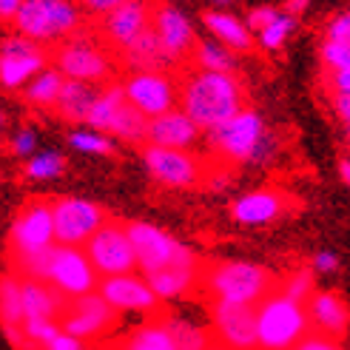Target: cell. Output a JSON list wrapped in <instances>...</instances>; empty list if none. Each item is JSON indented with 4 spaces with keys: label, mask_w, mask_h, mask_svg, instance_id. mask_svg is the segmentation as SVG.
I'll return each instance as SVG.
<instances>
[{
    "label": "cell",
    "mask_w": 350,
    "mask_h": 350,
    "mask_svg": "<svg viewBox=\"0 0 350 350\" xmlns=\"http://www.w3.org/2000/svg\"><path fill=\"white\" fill-rule=\"evenodd\" d=\"M143 163L151 177L165 188H197L205 183V163L191 148H168L148 143L143 151Z\"/></svg>",
    "instance_id": "9c48e42d"
},
{
    "label": "cell",
    "mask_w": 350,
    "mask_h": 350,
    "mask_svg": "<svg viewBox=\"0 0 350 350\" xmlns=\"http://www.w3.org/2000/svg\"><path fill=\"white\" fill-rule=\"evenodd\" d=\"M68 146L75 151H83V154H111L114 143H111V134L100 131V129H75L68 134Z\"/></svg>",
    "instance_id": "8d00e7d4"
},
{
    "label": "cell",
    "mask_w": 350,
    "mask_h": 350,
    "mask_svg": "<svg viewBox=\"0 0 350 350\" xmlns=\"http://www.w3.org/2000/svg\"><path fill=\"white\" fill-rule=\"evenodd\" d=\"M129 237L134 242L137 265L143 273H154L171 265H200L197 254L183 245L180 239H174L168 231L157 228L151 222H129Z\"/></svg>",
    "instance_id": "52a82bcc"
},
{
    "label": "cell",
    "mask_w": 350,
    "mask_h": 350,
    "mask_svg": "<svg viewBox=\"0 0 350 350\" xmlns=\"http://www.w3.org/2000/svg\"><path fill=\"white\" fill-rule=\"evenodd\" d=\"M63 171H66V157H63L60 151H40V154H31L29 160L23 163V177L31 180V183L57 180Z\"/></svg>",
    "instance_id": "d6a6232c"
},
{
    "label": "cell",
    "mask_w": 350,
    "mask_h": 350,
    "mask_svg": "<svg viewBox=\"0 0 350 350\" xmlns=\"http://www.w3.org/2000/svg\"><path fill=\"white\" fill-rule=\"evenodd\" d=\"M308 6H310V0H285V6H282V9H285L288 14H293V17H299Z\"/></svg>",
    "instance_id": "816d5d0a"
},
{
    "label": "cell",
    "mask_w": 350,
    "mask_h": 350,
    "mask_svg": "<svg viewBox=\"0 0 350 350\" xmlns=\"http://www.w3.org/2000/svg\"><path fill=\"white\" fill-rule=\"evenodd\" d=\"M202 279L205 291L214 299L251 305H259L265 296H271L276 285L273 273L262 265H254V262H217L202 273Z\"/></svg>",
    "instance_id": "5b68a950"
},
{
    "label": "cell",
    "mask_w": 350,
    "mask_h": 350,
    "mask_svg": "<svg viewBox=\"0 0 350 350\" xmlns=\"http://www.w3.org/2000/svg\"><path fill=\"white\" fill-rule=\"evenodd\" d=\"M305 305H308L310 327L325 330V334L336 336V339H345L350 313H347V305L339 299L334 291H313V296Z\"/></svg>",
    "instance_id": "7402d4cb"
},
{
    "label": "cell",
    "mask_w": 350,
    "mask_h": 350,
    "mask_svg": "<svg viewBox=\"0 0 350 350\" xmlns=\"http://www.w3.org/2000/svg\"><path fill=\"white\" fill-rule=\"evenodd\" d=\"M208 146L222 163H259L271 154V137L256 109L245 106L222 126L205 131Z\"/></svg>",
    "instance_id": "7a4b0ae2"
},
{
    "label": "cell",
    "mask_w": 350,
    "mask_h": 350,
    "mask_svg": "<svg viewBox=\"0 0 350 350\" xmlns=\"http://www.w3.org/2000/svg\"><path fill=\"white\" fill-rule=\"evenodd\" d=\"M319 57H322L327 72L347 66L350 63V40H330V38H325L322 49H319Z\"/></svg>",
    "instance_id": "f35d334b"
},
{
    "label": "cell",
    "mask_w": 350,
    "mask_h": 350,
    "mask_svg": "<svg viewBox=\"0 0 350 350\" xmlns=\"http://www.w3.org/2000/svg\"><path fill=\"white\" fill-rule=\"evenodd\" d=\"M282 293H288L291 299H296V302H308L313 296V276H310V271H293L291 276H285Z\"/></svg>",
    "instance_id": "ab89813d"
},
{
    "label": "cell",
    "mask_w": 350,
    "mask_h": 350,
    "mask_svg": "<svg viewBox=\"0 0 350 350\" xmlns=\"http://www.w3.org/2000/svg\"><path fill=\"white\" fill-rule=\"evenodd\" d=\"M51 211H55V234L57 242L66 245H85L94 231H100L109 222L106 211L83 197H60L51 200Z\"/></svg>",
    "instance_id": "7c38bea8"
},
{
    "label": "cell",
    "mask_w": 350,
    "mask_h": 350,
    "mask_svg": "<svg viewBox=\"0 0 350 350\" xmlns=\"http://www.w3.org/2000/svg\"><path fill=\"white\" fill-rule=\"evenodd\" d=\"M83 6L77 0H23L12 17L14 31L40 43H60L80 29Z\"/></svg>",
    "instance_id": "3957f363"
},
{
    "label": "cell",
    "mask_w": 350,
    "mask_h": 350,
    "mask_svg": "<svg viewBox=\"0 0 350 350\" xmlns=\"http://www.w3.org/2000/svg\"><path fill=\"white\" fill-rule=\"evenodd\" d=\"M339 177H342L345 185H350V154H345L339 160Z\"/></svg>",
    "instance_id": "f5cc1de1"
},
{
    "label": "cell",
    "mask_w": 350,
    "mask_h": 350,
    "mask_svg": "<svg viewBox=\"0 0 350 350\" xmlns=\"http://www.w3.org/2000/svg\"><path fill=\"white\" fill-rule=\"evenodd\" d=\"M202 126L183 106H174L148 122V143L168 148H194L202 139Z\"/></svg>",
    "instance_id": "d6986e66"
},
{
    "label": "cell",
    "mask_w": 350,
    "mask_h": 350,
    "mask_svg": "<svg viewBox=\"0 0 350 350\" xmlns=\"http://www.w3.org/2000/svg\"><path fill=\"white\" fill-rule=\"evenodd\" d=\"M154 31L160 34V40L165 46V51L171 55V60L177 63L188 55H194V46H197V31L191 26L188 14L180 12L177 6H157L154 9V21H151Z\"/></svg>",
    "instance_id": "ffe728a7"
},
{
    "label": "cell",
    "mask_w": 350,
    "mask_h": 350,
    "mask_svg": "<svg viewBox=\"0 0 350 350\" xmlns=\"http://www.w3.org/2000/svg\"><path fill=\"white\" fill-rule=\"evenodd\" d=\"M89 254L94 271L103 276H117V273H131L137 271V254H134V242L129 237V225L120 222H106L94 237L83 245Z\"/></svg>",
    "instance_id": "30bf717a"
},
{
    "label": "cell",
    "mask_w": 350,
    "mask_h": 350,
    "mask_svg": "<svg viewBox=\"0 0 350 350\" xmlns=\"http://www.w3.org/2000/svg\"><path fill=\"white\" fill-rule=\"evenodd\" d=\"M310 330L308 305L291 299L288 293H271L256 308V334L259 345L268 350H285L296 347L305 334Z\"/></svg>",
    "instance_id": "277c9868"
},
{
    "label": "cell",
    "mask_w": 350,
    "mask_h": 350,
    "mask_svg": "<svg viewBox=\"0 0 350 350\" xmlns=\"http://www.w3.org/2000/svg\"><path fill=\"white\" fill-rule=\"evenodd\" d=\"M194 63L197 68H208V72H234L237 68V57L234 49L225 46L222 40H200L194 46Z\"/></svg>",
    "instance_id": "4dcf8cb0"
},
{
    "label": "cell",
    "mask_w": 350,
    "mask_h": 350,
    "mask_svg": "<svg viewBox=\"0 0 350 350\" xmlns=\"http://www.w3.org/2000/svg\"><path fill=\"white\" fill-rule=\"evenodd\" d=\"M126 85L122 83H109V85H103L97 100H94V106H92V114H89V122L85 126H92V129H100V131H106L111 129V122L117 117V111L122 109V103H126Z\"/></svg>",
    "instance_id": "f1b7e54d"
},
{
    "label": "cell",
    "mask_w": 350,
    "mask_h": 350,
    "mask_svg": "<svg viewBox=\"0 0 350 350\" xmlns=\"http://www.w3.org/2000/svg\"><path fill=\"white\" fill-rule=\"evenodd\" d=\"M100 89H97V83L66 77L63 92H60V97L55 103V111L66 122H89V114H92V106H94Z\"/></svg>",
    "instance_id": "603a6c76"
},
{
    "label": "cell",
    "mask_w": 350,
    "mask_h": 350,
    "mask_svg": "<svg viewBox=\"0 0 350 350\" xmlns=\"http://www.w3.org/2000/svg\"><path fill=\"white\" fill-rule=\"evenodd\" d=\"M214 6H228V3H234V0H211Z\"/></svg>",
    "instance_id": "db71d44e"
},
{
    "label": "cell",
    "mask_w": 350,
    "mask_h": 350,
    "mask_svg": "<svg viewBox=\"0 0 350 350\" xmlns=\"http://www.w3.org/2000/svg\"><path fill=\"white\" fill-rule=\"evenodd\" d=\"M23 6V0H0V17L12 23V17L17 14V9Z\"/></svg>",
    "instance_id": "f907efd6"
},
{
    "label": "cell",
    "mask_w": 350,
    "mask_h": 350,
    "mask_svg": "<svg viewBox=\"0 0 350 350\" xmlns=\"http://www.w3.org/2000/svg\"><path fill=\"white\" fill-rule=\"evenodd\" d=\"M180 106L194 117L205 131L222 126L245 109V92L234 72H208L200 68L180 85Z\"/></svg>",
    "instance_id": "6da1fadb"
},
{
    "label": "cell",
    "mask_w": 350,
    "mask_h": 350,
    "mask_svg": "<svg viewBox=\"0 0 350 350\" xmlns=\"http://www.w3.org/2000/svg\"><path fill=\"white\" fill-rule=\"evenodd\" d=\"M293 29H296V17L293 14H288L285 9L279 12V17L276 21H271L265 29H259L256 34H259V46L265 49V51H276V49H282L285 46V40L293 34Z\"/></svg>",
    "instance_id": "d590c367"
},
{
    "label": "cell",
    "mask_w": 350,
    "mask_h": 350,
    "mask_svg": "<svg viewBox=\"0 0 350 350\" xmlns=\"http://www.w3.org/2000/svg\"><path fill=\"white\" fill-rule=\"evenodd\" d=\"M63 83H66V75L60 68L46 66L43 72H38L23 85V100L29 106H38V109H55V103L63 92Z\"/></svg>",
    "instance_id": "83f0119b"
},
{
    "label": "cell",
    "mask_w": 350,
    "mask_h": 350,
    "mask_svg": "<svg viewBox=\"0 0 350 350\" xmlns=\"http://www.w3.org/2000/svg\"><path fill=\"white\" fill-rule=\"evenodd\" d=\"M34 148H38V134H34L31 129H21L9 139V151L17 157V160H29V157L34 154Z\"/></svg>",
    "instance_id": "b9f144b4"
},
{
    "label": "cell",
    "mask_w": 350,
    "mask_h": 350,
    "mask_svg": "<svg viewBox=\"0 0 350 350\" xmlns=\"http://www.w3.org/2000/svg\"><path fill=\"white\" fill-rule=\"evenodd\" d=\"M148 122L151 120L126 100V103H122V109L117 111L109 134L114 139H122V143H143V139H148Z\"/></svg>",
    "instance_id": "f546056e"
},
{
    "label": "cell",
    "mask_w": 350,
    "mask_h": 350,
    "mask_svg": "<svg viewBox=\"0 0 350 350\" xmlns=\"http://www.w3.org/2000/svg\"><path fill=\"white\" fill-rule=\"evenodd\" d=\"M77 3L83 6V12L103 17V14H109L111 9H117L120 3H126V0H77Z\"/></svg>",
    "instance_id": "7dc6e473"
},
{
    "label": "cell",
    "mask_w": 350,
    "mask_h": 350,
    "mask_svg": "<svg viewBox=\"0 0 350 350\" xmlns=\"http://www.w3.org/2000/svg\"><path fill=\"white\" fill-rule=\"evenodd\" d=\"M57 242L55 234V211L49 200H29L17 211L12 228H9V248L12 262H23L38 254H46Z\"/></svg>",
    "instance_id": "8992f818"
},
{
    "label": "cell",
    "mask_w": 350,
    "mask_h": 350,
    "mask_svg": "<svg viewBox=\"0 0 350 350\" xmlns=\"http://www.w3.org/2000/svg\"><path fill=\"white\" fill-rule=\"evenodd\" d=\"M129 350H180L177 339L171 336V330L160 319V325H143L126 339Z\"/></svg>",
    "instance_id": "836d02e7"
},
{
    "label": "cell",
    "mask_w": 350,
    "mask_h": 350,
    "mask_svg": "<svg viewBox=\"0 0 350 350\" xmlns=\"http://www.w3.org/2000/svg\"><path fill=\"white\" fill-rule=\"evenodd\" d=\"M0 313H3V327H21L26 319L23 310V279L3 276L0 282Z\"/></svg>",
    "instance_id": "1f68e13d"
},
{
    "label": "cell",
    "mask_w": 350,
    "mask_h": 350,
    "mask_svg": "<svg viewBox=\"0 0 350 350\" xmlns=\"http://www.w3.org/2000/svg\"><path fill=\"white\" fill-rule=\"evenodd\" d=\"M165 327L171 330V336L177 339V347L180 350H205L208 347V334L188 319H180V317H163Z\"/></svg>",
    "instance_id": "e575fe53"
},
{
    "label": "cell",
    "mask_w": 350,
    "mask_h": 350,
    "mask_svg": "<svg viewBox=\"0 0 350 350\" xmlns=\"http://www.w3.org/2000/svg\"><path fill=\"white\" fill-rule=\"evenodd\" d=\"M122 60H126V66L131 68V72H143V68H165L171 66V55L165 51L160 34L151 29H146L143 34H139L137 40H131L126 49H122Z\"/></svg>",
    "instance_id": "484cf974"
},
{
    "label": "cell",
    "mask_w": 350,
    "mask_h": 350,
    "mask_svg": "<svg viewBox=\"0 0 350 350\" xmlns=\"http://www.w3.org/2000/svg\"><path fill=\"white\" fill-rule=\"evenodd\" d=\"M339 268V259L334 251H319L317 256H313V271H319V273H334Z\"/></svg>",
    "instance_id": "681fc988"
},
{
    "label": "cell",
    "mask_w": 350,
    "mask_h": 350,
    "mask_svg": "<svg viewBox=\"0 0 350 350\" xmlns=\"http://www.w3.org/2000/svg\"><path fill=\"white\" fill-rule=\"evenodd\" d=\"M97 291L106 296L109 305H114L120 313H154L160 308V296L154 293L148 279L131 273H117V276H103Z\"/></svg>",
    "instance_id": "e0dca14e"
},
{
    "label": "cell",
    "mask_w": 350,
    "mask_h": 350,
    "mask_svg": "<svg viewBox=\"0 0 350 350\" xmlns=\"http://www.w3.org/2000/svg\"><path fill=\"white\" fill-rule=\"evenodd\" d=\"M55 66L66 77L75 80H89V83H106L111 77V57L106 55L97 40L85 38V34H72V38L60 40L57 51H55Z\"/></svg>",
    "instance_id": "8fae6325"
},
{
    "label": "cell",
    "mask_w": 350,
    "mask_h": 350,
    "mask_svg": "<svg viewBox=\"0 0 350 350\" xmlns=\"http://www.w3.org/2000/svg\"><path fill=\"white\" fill-rule=\"evenodd\" d=\"M126 97L131 106H137L148 120L160 117L168 109L180 106V85L174 83L163 68H143V72H131L126 80Z\"/></svg>",
    "instance_id": "4fadbf2b"
},
{
    "label": "cell",
    "mask_w": 350,
    "mask_h": 350,
    "mask_svg": "<svg viewBox=\"0 0 350 350\" xmlns=\"http://www.w3.org/2000/svg\"><path fill=\"white\" fill-rule=\"evenodd\" d=\"M330 109H334L342 126L350 129V92H330Z\"/></svg>",
    "instance_id": "f6af8a7d"
},
{
    "label": "cell",
    "mask_w": 350,
    "mask_h": 350,
    "mask_svg": "<svg viewBox=\"0 0 350 350\" xmlns=\"http://www.w3.org/2000/svg\"><path fill=\"white\" fill-rule=\"evenodd\" d=\"M325 38L330 40H350V12H339L325 23Z\"/></svg>",
    "instance_id": "7bdbcfd3"
},
{
    "label": "cell",
    "mask_w": 350,
    "mask_h": 350,
    "mask_svg": "<svg viewBox=\"0 0 350 350\" xmlns=\"http://www.w3.org/2000/svg\"><path fill=\"white\" fill-rule=\"evenodd\" d=\"M23 310H26V319H38V317L60 319L63 310H66L63 293L51 282H46V279L26 276L23 279Z\"/></svg>",
    "instance_id": "d4e9b609"
},
{
    "label": "cell",
    "mask_w": 350,
    "mask_h": 350,
    "mask_svg": "<svg viewBox=\"0 0 350 350\" xmlns=\"http://www.w3.org/2000/svg\"><path fill=\"white\" fill-rule=\"evenodd\" d=\"M327 85H330V92H350V63L342 68H334L327 77Z\"/></svg>",
    "instance_id": "c3c4849f"
},
{
    "label": "cell",
    "mask_w": 350,
    "mask_h": 350,
    "mask_svg": "<svg viewBox=\"0 0 350 350\" xmlns=\"http://www.w3.org/2000/svg\"><path fill=\"white\" fill-rule=\"evenodd\" d=\"M60 319H46V317H38V319H26L23 322V334H26V345H49L51 339H55L63 325H57Z\"/></svg>",
    "instance_id": "74e56055"
},
{
    "label": "cell",
    "mask_w": 350,
    "mask_h": 350,
    "mask_svg": "<svg viewBox=\"0 0 350 350\" xmlns=\"http://www.w3.org/2000/svg\"><path fill=\"white\" fill-rule=\"evenodd\" d=\"M68 302L72 305L63 310L60 325H63V330H68V334H75V336H80L85 342L106 336L109 330L117 325V313L120 310L114 305H109V299L100 291H89L83 296L68 299Z\"/></svg>",
    "instance_id": "5bb4252c"
},
{
    "label": "cell",
    "mask_w": 350,
    "mask_h": 350,
    "mask_svg": "<svg viewBox=\"0 0 350 350\" xmlns=\"http://www.w3.org/2000/svg\"><path fill=\"white\" fill-rule=\"evenodd\" d=\"M202 26L211 31V38L231 46L237 55H245V51H251V46H254V29L248 26V21H239L231 12H222V9L205 12Z\"/></svg>",
    "instance_id": "cb8c5ba5"
},
{
    "label": "cell",
    "mask_w": 350,
    "mask_h": 350,
    "mask_svg": "<svg viewBox=\"0 0 350 350\" xmlns=\"http://www.w3.org/2000/svg\"><path fill=\"white\" fill-rule=\"evenodd\" d=\"M282 214H285V197L279 194V191H271V188L242 194L231 205V217L239 225H268Z\"/></svg>",
    "instance_id": "44dd1931"
},
{
    "label": "cell",
    "mask_w": 350,
    "mask_h": 350,
    "mask_svg": "<svg viewBox=\"0 0 350 350\" xmlns=\"http://www.w3.org/2000/svg\"><path fill=\"white\" fill-rule=\"evenodd\" d=\"M151 21L154 9L148 6V0H126V3H120L117 9L100 17V34L109 46L122 51L146 29H151Z\"/></svg>",
    "instance_id": "ac0fdd59"
},
{
    "label": "cell",
    "mask_w": 350,
    "mask_h": 350,
    "mask_svg": "<svg viewBox=\"0 0 350 350\" xmlns=\"http://www.w3.org/2000/svg\"><path fill=\"white\" fill-rule=\"evenodd\" d=\"M146 279L163 302L183 299L188 291H194L197 279H200V265H171V268H163V271L146 273Z\"/></svg>",
    "instance_id": "4316f807"
},
{
    "label": "cell",
    "mask_w": 350,
    "mask_h": 350,
    "mask_svg": "<svg viewBox=\"0 0 350 350\" xmlns=\"http://www.w3.org/2000/svg\"><path fill=\"white\" fill-rule=\"evenodd\" d=\"M43 279L55 285L66 296V299H75V296L97 291V285H100L97 282L100 273L94 271L85 248H83V245H66V242L51 245Z\"/></svg>",
    "instance_id": "ba28073f"
},
{
    "label": "cell",
    "mask_w": 350,
    "mask_h": 350,
    "mask_svg": "<svg viewBox=\"0 0 350 350\" xmlns=\"http://www.w3.org/2000/svg\"><path fill=\"white\" fill-rule=\"evenodd\" d=\"M339 342H342V339L325 334V330L310 327L308 334H305L299 342H296V347H299V350H336V347H339Z\"/></svg>",
    "instance_id": "60d3db41"
},
{
    "label": "cell",
    "mask_w": 350,
    "mask_h": 350,
    "mask_svg": "<svg viewBox=\"0 0 350 350\" xmlns=\"http://www.w3.org/2000/svg\"><path fill=\"white\" fill-rule=\"evenodd\" d=\"M276 17H279V9H273V6H256V9L248 12L245 21H248V26L254 31H259V29H265L271 21H276Z\"/></svg>",
    "instance_id": "ee69618b"
},
{
    "label": "cell",
    "mask_w": 350,
    "mask_h": 350,
    "mask_svg": "<svg viewBox=\"0 0 350 350\" xmlns=\"http://www.w3.org/2000/svg\"><path fill=\"white\" fill-rule=\"evenodd\" d=\"M256 308L251 302H225L217 299L211 308V322L217 339L228 347H254L259 345L256 334Z\"/></svg>",
    "instance_id": "2e32d148"
},
{
    "label": "cell",
    "mask_w": 350,
    "mask_h": 350,
    "mask_svg": "<svg viewBox=\"0 0 350 350\" xmlns=\"http://www.w3.org/2000/svg\"><path fill=\"white\" fill-rule=\"evenodd\" d=\"M46 68V51L43 43L14 31L3 40L0 49V83L3 89H23V85Z\"/></svg>",
    "instance_id": "9a60e30c"
},
{
    "label": "cell",
    "mask_w": 350,
    "mask_h": 350,
    "mask_svg": "<svg viewBox=\"0 0 350 350\" xmlns=\"http://www.w3.org/2000/svg\"><path fill=\"white\" fill-rule=\"evenodd\" d=\"M85 347V339L68 334V330H60V334L46 345V350H83Z\"/></svg>",
    "instance_id": "bcb514c9"
}]
</instances>
